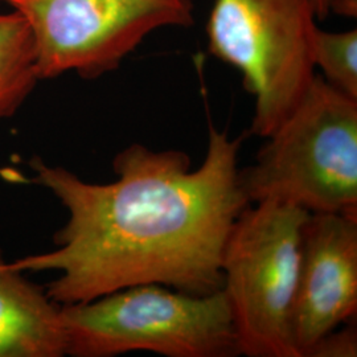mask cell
<instances>
[{"mask_svg": "<svg viewBox=\"0 0 357 357\" xmlns=\"http://www.w3.org/2000/svg\"><path fill=\"white\" fill-rule=\"evenodd\" d=\"M241 143L243 137L211 128L196 169L184 151L134 143L116 153L110 183L32 159L33 181L59 199L68 220L53 250L15 265L56 271L45 290L60 306L149 283L196 295L221 290L224 246L250 205L240 178Z\"/></svg>", "mask_w": 357, "mask_h": 357, "instance_id": "cell-1", "label": "cell"}, {"mask_svg": "<svg viewBox=\"0 0 357 357\" xmlns=\"http://www.w3.org/2000/svg\"><path fill=\"white\" fill-rule=\"evenodd\" d=\"M357 314V216L310 213L294 303L298 357Z\"/></svg>", "mask_w": 357, "mask_h": 357, "instance_id": "cell-7", "label": "cell"}, {"mask_svg": "<svg viewBox=\"0 0 357 357\" xmlns=\"http://www.w3.org/2000/svg\"><path fill=\"white\" fill-rule=\"evenodd\" d=\"M266 139L255 165L240 169L250 204L357 216V100L315 75Z\"/></svg>", "mask_w": 357, "mask_h": 357, "instance_id": "cell-2", "label": "cell"}, {"mask_svg": "<svg viewBox=\"0 0 357 357\" xmlns=\"http://www.w3.org/2000/svg\"><path fill=\"white\" fill-rule=\"evenodd\" d=\"M312 63L323 78L357 100V31L330 32L317 28L312 38Z\"/></svg>", "mask_w": 357, "mask_h": 357, "instance_id": "cell-10", "label": "cell"}, {"mask_svg": "<svg viewBox=\"0 0 357 357\" xmlns=\"http://www.w3.org/2000/svg\"><path fill=\"white\" fill-rule=\"evenodd\" d=\"M308 216L293 204L261 202L248 205L230 229L221 274L240 355L298 357L293 312Z\"/></svg>", "mask_w": 357, "mask_h": 357, "instance_id": "cell-4", "label": "cell"}, {"mask_svg": "<svg viewBox=\"0 0 357 357\" xmlns=\"http://www.w3.org/2000/svg\"><path fill=\"white\" fill-rule=\"evenodd\" d=\"M31 28L40 79H94L119 68L151 33L195 24L193 0H15Z\"/></svg>", "mask_w": 357, "mask_h": 357, "instance_id": "cell-6", "label": "cell"}, {"mask_svg": "<svg viewBox=\"0 0 357 357\" xmlns=\"http://www.w3.org/2000/svg\"><path fill=\"white\" fill-rule=\"evenodd\" d=\"M65 355L61 306L0 248V357Z\"/></svg>", "mask_w": 357, "mask_h": 357, "instance_id": "cell-8", "label": "cell"}, {"mask_svg": "<svg viewBox=\"0 0 357 357\" xmlns=\"http://www.w3.org/2000/svg\"><path fill=\"white\" fill-rule=\"evenodd\" d=\"M357 332L352 321L326 333L307 351L305 357H356Z\"/></svg>", "mask_w": 357, "mask_h": 357, "instance_id": "cell-11", "label": "cell"}, {"mask_svg": "<svg viewBox=\"0 0 357 357\" xmlns=\"http://www.w3.org/2000/svg\"><path fill=\"white\" fill-rule=\"evenodd\" d=\"M38 81L35 41L26 19L16 10L0 13V122L19 112Z\"/></svg>", "mask_w": 357, "mask_h": 357, "instance_id": "cell-9", "label": "cell"}, {"mask_svg": "<svg viewBox=\"0 0 357 357\" xmlns=\"http://www.w3.org/2000/svg\"><path fill=\"white\" fill-rule=\"evenodd\" d=\"M13 1H15V0H0V3H8L10 6L13 4Z\"/></svg>", "mask_w": 357, "mask_h": 357, "instance_id": "cell-13", "label": "cell"}, {"mask_svg": "<svg viewBox=\"0 0 357 357\" xmlns=\"http://www.w3.org/2000/svg\"><path fill=\"white\" fill-rule=\"evenodd\" d=\"M317 15L319 20H324L332 13L344 16V17H356L357 0H312Z\"/></svg>", "mask_w": 357, "mask_h": 357, "instance_id": "cell-12", "label": "cell"}, {"mask_svg": "<svg viewBox=\"0 0 357 357\" xmlns=\"http://www.w3.org/2000/svg\"><path fill=\"white\" fill-rule=\"evenodd\" d=\"M65 354L113 357L147 351L167 357L238 356L224 290L206 295L138 284L90 302L63 305Z\"/></svg>", "mask_w": 357, "mask_h": 357, "instance_id": "cell-3", "label": "cell"}, {"mask_svg": "<svg viewBox=\"0 0 357 357\" xmlns=\"http://www.w3.org/2000/svg\"><path fill=\"white\" fill-rule=\"evenodd\" d=\"M312 0H213L208 51L243 76L255 98L250 131L268 137L299 102L315 77Z\"/></svg>", "mask_w": 357, "mask_h": 357, "instance_id": "cell-5", "label": "cell"}]
</instances>
